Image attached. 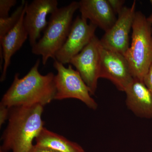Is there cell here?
Here are the masks:
<instances>
[{"label": "cell", "mask_w": 152, "mask_h": 152, "mask_svg": "<svg viewBox=\"0 0 152 152\" xmlns=\"http://www.w3.org/2000/svg\"><path fill=\"white\" fill-rule=\"evenodd\" d=\"M40 60L23 78L17 73L12 85L5 93L0 104L9 108L40 105L43 107L55 100L56 87L55 75L49 72L41 75L39 71Z\"/></svg>", "instance_id": "6da1fadb"}, {"label": "cell", "mask_w": 152, "mask_h": 152, "mask_svg": "<svg viewBox=\"0 0 152 152\" xmlns=\"http://www.w3.org/2000/svg\"><path fill=\"white\" fill-rule=\"evenodd\" d=\"M44 107L40 105L11 108L7 127L1 136L2 152H28L43 129Z\"/></svg>", "instance_id": "7a4b0ae2"}, {"label": "cell", "mask_w": 152, "mask_h": 152, "mask_svg": "<svg viewBox=\"0 0 152 152\" xmlns=\"http://www.w3.org/2000/svg\"><path fill=\"white\" fill-rule=\"evenodd\" d=\"M79 9V2L73 1L65 7L58 8L51 14L43 36L32 47V53L42 56L44 65L50 58L55 60V55L66 40L74 14Z\"/></svg>", "instance_id": "3957f363"}, {"label": "cell", "mask_w": 152, "mask_h": 152, "mask_svg": "<svg viewBox=\"0 0 152 152\" xmlns=\"http://www.w3.org/2000/svg\"><path fill=\"white\" fill-rule=\"evenodd\" d=\"M132 30V42L124 56L133 78L143 81L152 66V23L137 11Z\"/></svg>", "instance_id": "277c9868"}, {"label": "cell", "mask_w": 152, "mask_h": 152, "mask_svg": "<svg viewBox=\"0 0 152 152\" xmlns=\"http://www.w3.org/2000/svg\"><path fill=\"white\" fill-rule=\"evenodd\" d=\"M53 65L57 71L55 76V100L77 99L92 110L97 108V104L91 97L88 88L79 72L74 70L72 65L66 68L62 64L55 60Z\"/></svg>", "instance_id": "5b68a950"}, {"label": "cell", "mask_w": 152, "mask_h": 152, "mask_svg": "<svg viewBox=\"0 0 152 152\" xmlns=\"http://www.w3.org/2000/svg\"><path fill=\"white\" fill-rule=\"evenodd\" d=\"M136 1L130 7H124L115 24L100 39L101 46L124 55L130 46L129 34L135 16Z\"/></svg>", "instance_id": "8992f818"}, {"label": "cell", "mask_w": 152, "mask_h": 152, "mask_svg": "<svg viewBox=\"0 0 152 152\" xmlns=\"http://www.w3.org/2000/svg\"><path fill=\"white\" fill-rule=\"evenodd\" d=\"M100 42L96 35L81 52L71 59L73 66L87 85L91 95L94 94L100 78Z\"/></svg>", "instance_id": "52a82bcc"}, {"label": "cell", "mask_w": 152, "mask_h": 152, "mask_svg": "<svg viewBox=\"0 0 152 152\" xmlns=\"http://www.w3.org/2000/svg\"><path fill=\"white\" fill-rule=\"evenodd\" d=\"M97 27L81 17L73 22L66 40L55 55V60L63 64H69L71 59L81 52L95 36Z\"/></svg>", "instance_id": "ba28073f"}, {"label": "cell", "mask_w": 152, "mask_h": 152, "mask_svg": "<svg viewBox=\"0 0 152 152\" xmlns=\"http://www.w3.org/2000/svg\"><path fill=\"white\" fill-rule=\"evenodd\" d=\"M100 51V78L107 79L125 92L134 79L127 61L124 55L104 48L101 44Z\"/></svg>", "instance_id": "9c48e42d"}, {"label": "cell", "mask_w": 152, "mask_h": 152, "mask_svg": "<svg viewBox=\"0 0 152 152\" xmlns=\"http://www.w3.org/2000/svg\"><path fill=\"white\" fill-rule=\"evenodd\" d=\"M57 0H34L28 3L23 19V24L28 36L30 45L34 46L48 24L47 17L58 9Z\"/></svg>", "instance_id": "30bf717a"}, {"label": "cell", "mask_w": 152, "mask_h": 152, "mask_svg": "<svg viewBox=\"0 0 152 152\" xmlns=\"http://www.w3.org/2000/svg\"><path fill=\"white\" fill-rule=\"evenodd\" d=\"M28 3H27V4ZM26 8L16 24L1 40L0 41V68L1 71V82L5 80L7 71L10 64L11 58L23 46L28 38L23 24Z\"/></svg>", "instance_id": "8fae6325"}, {"label": "cell", "mask_w": 152, "mask_h": 152, "mask_svg": "<svg viewBox=\"0 0 152 152\" xmlns=\"http://www.w3.org/2000/svg\"><path fill=\"white\" fill-rule=\"evenodd\" d=\"M79 2L81 17L89 20L90 23L105 32L115 23L117 19L115 14L108 0H81Z\"/></svg>", "instance_id": "7c38bea8"}, {"label": "cell", "mask_w": 152, "mask_h": 152, "mask_svg": "<svg viewBox=\"0 0 152 152\" xmlns=\"http://www.w3.org/2000/svg\"><path fill=\"white\" fill-rule=\"evenodd\" d=\"M125 92L131 111L140 118L152 119V96L143 81L134 78Z\"/></svg>", "instance_id": "4fadbf2b"}, {"label": "cell", "mask_w": 152, "mask_h": 152, "mask_svg": "<svg viewBox=\"0 0 152 152\" xmlns=\"http://www.w3.org/2000/svg\"><path fill=\"white\" fill-rule=\"evenodd\" d=\"M35 140L36 145L57 152H86L78 144L45 127Z\"/></svg>", "instance_id": "5bb4252c"}, {"label": "cell", "mask_w": 152, "mask_h": 152, "mask_svg": "<svg viewBox=\"0 0 152 152\" xmlns=\"http://www.w3.org/2000/svg\"><path fill=\"white\" fill-rule=\"evenodd\" d=\"M28 1L23 0L13 13L6 18H0V41L16 25L26 8Z\"/></svg>", "instance_id": "9a60e30c"}, {"label": "cell", "mask_w": 152, "mask_h": 152, "mask_svg": "<svg viewBox=\"0 0 152 152\" xmlns=\"http://www.w3.org/2000/svg\"><path fill=\"white\" fill-rule=\"evenodd\" d=\"M17 2L16 0H0V18L9 17V12Z\"/></svg>", "instance_id": "2e32d148"}, {"label": "cell", "mask_w": 152, "mask_h": 152, "mask_svg": "<svg viewBox=\"0 0 152 152\" xmlns=\"http://www.w3.org/2000/svg\"><path fill=\"white\" fill-rule=\"evenodd\" d=\"M108 1L115 15L120 14L124 7L125 1L124 0H108Z\"/></svg>", "instance_id": "e0dca14e"}, {"label": "cell", "mask_w": 152, "mask_h": 152, "mask_svg": "<svg viewBox=\"0 0 152 152\" xmlns=\"http://www.w3.org/2000/svg\"><path fill=\"white\" fill-rule=\"evenodd\" d=\"M10 110L8 107L0 104V127L4 124L5 121H8L10 115Z\"/></svg>", "instance_id": "ac0fdd59"}, {"label": "cell", "mask_w": 152, "mask_h": 152, "mask_svg": "<svg viewBox=\"0 0 152 152\" xmlns=\"http://www.w3.org/2000/svg\"><path fill=\"white\" fill-rule=\"evenodd\" d=\"M143 82L148 88L152 96V66L149 71L144 78Z\"/></svg>", "instance_id": "d6986e66"}, {"label": "cell", "mask_w": 152, "mask_h": 152, "mask_svg": "<svg viewBox=\"0 0 152 152\" xmlns=\"http://www.w3.org/2000/svg\"><path fill=\"white\" fill-rule=\"evenodd\" d=\"M28 152H57L48 148L34 145Z\"/></svg>", "instance_id": "ffe728a7"}, {"label": "cell", "mask_w": 152, "mask_h": 152, "mask_svg": "<svg viewBox=\"0 0 152 152\" xmlns=\"http://www.w3.org/2000/svg\"><path fill=\"white\" fill-rule=\"evenodd\" d=\"M147 18H148V20L152 23V13L151 14V15H150Z\"/></svg>", "instance_id": "44dd1931"}, {"label": "cell", "mask_w": 152, "mask_h": 152, "mask_svg": "<svg viewBox=\"0 0 152 152\" xmlns=\"http://www.w3.org/2000/svg\"><path fill=\"white\" fill-rule=\"evenodd\" d=\"M150 2H151V4L152 6V1H150Z\"/></svg>", "instance_id": "7402d4cb"}, {"label": "cell", "mask_w": 152, "mask_h": 152, "mask_svg": "<svg viewBox=\"0 0 152 152\" xmlns=\"http://www.w3.org/2000/svg\"><path fill=\"white\" fill-rule=\"evenodd\" d=\"M0 152H2L1 151H0Z\"/></svg>", "instance_id": "603a6c76"}]
</instances>
